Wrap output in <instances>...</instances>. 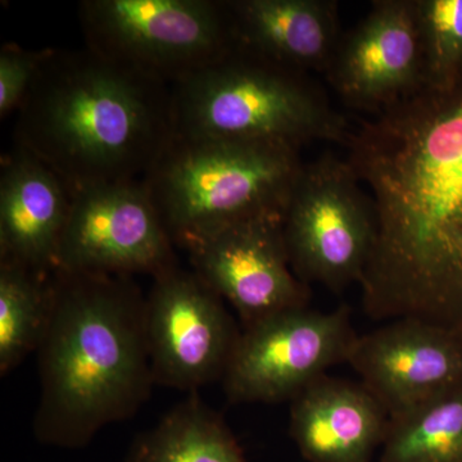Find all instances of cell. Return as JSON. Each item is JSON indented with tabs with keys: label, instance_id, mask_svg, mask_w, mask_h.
I'll return each mask as SVG.
<instances>
[{
	"label": "cell",
	"instance_id": "10",
	"mask_svg": "<svg viewBox=\"0 0 462 462\" xmlns=\"http://www.w3.org/2000/svg\"><path fill=\"white\" fill-rule=\"evenodd\" d=\"M144 316L154 384L197 393L223 379L240 333L223 298L193 270L178 264L154 276Z\"/></svg>",
	"mask_w": 462,
	"mask_h": 462
},
{
	"label": "cell",
	"instance_id": "4",
	"mask_svg": "<svg viewBox=\"0 0 462 462\" xmlns=\"http://www.w3.org/2000/svg\"><path fill=\"white\" fill-rule=\"evenodd\" d=\"M173 136L193 141L270 143L300 149L346 144L345 117L309 74L234 45L171 87Z\"/></svg>",
	"mask_w": 462,
	"mask_h": 462
},
{
	"label": "cell",
	"instance_id": "17",
	"mask_svg": "<svg viewBox=\"0 0 462 462\" xmlns=\"http://www.w3.org/2000/svg\"><path fill=\"white\" fill-rule=\"evenodd\" d=\"M124 462H248L223 418L199 393L139 434Z\"/></svg>",
	"mask_w": 462,
	"mask_h": 462
},
{
	"label": "cell",
	"instance_id": "14",
	"mask_svg": "<svg viewBox=\"0 0 462 462\" xmlns=\"http://www.w3.org/2000/svg\"><path fill=\"white\" fill-rule=\"evenodd\" d=\"M71 190L51 167L14 145L0 171V260L36 272L56 267Z\"/></svg>",
	"mask_w": 462,
	"mask_h": 462
},
{
	"label": "cell",
	"instance_id": "1",
	"mask_svg": "<svg viewBox=\"0 0 462 462\" xmlns=\"http://www.w3.org/2000/svg\"><path fill=\"white\" fill-rule=\"evenodd\" d=\"M346 147L375 214L360 282L367 314L462 331V75L422 84L363 121Z\"/></svg>",
	"mask_w": 462,
	"mask_h": 462
},
{
	"label": "cell",
	"instance_id": "22",
	"mask_svg": "<svg viewBox=\"0 0 462 462\" xmlns=\"http://www.w3.org/2000/svg\"><path fill=\"white\" fill-rule=\"evenodd\" d=\"M457 252H458V257H460L461 266H462V238L457 240Z\"/></svg>",
	"mask_w": 462,
	"mask_h": 462
},
{
	"label": "cell",
	"instance_id": "8",
	"mask_svg": "<svg viewBox=\"0 0 462 462\" xmlns=\"http://www.w3.org/2000/svg\"><path fill=\"white\" fill-rule=\"evenodd\" d=\"M349 311L300 307L245 328L223 376L234 403L293 400L333 365L348 360L357 339Z\"/></svg>",
	"mask_w": 462,
	"mask_h": 462
},
{
	"label": "cell",
	"instance_id": "5",
	"mask_svg": "<svg viewBox=\"0 0 462 462\" xmlns=\"http://www.w3.org/2000/svg\"><path fill=\"white\" fill-rule=\"evenodd\" d=\"M300 149L172 136L143 182L175 247L261 215H284Z\"/></svg>",
	"mask_w": 462,
	"mask_h": 462
},
{
	"label": "cell",
	"instance_id": "19",
	"mask_svg": "<svg viewBox=\"0 0 462 462\" xmlns=\"http://www.w3.org/2000/svg\"><path fill=\"white\" fill-rule=\"evenodd\" d=\"M380 462H462V384L389 418Z\"/></svg>",
	"mask_w": 462,
	"mask_h": 462
},
{
	"label": "cell",
	"instance_id": "13",
	"mask_svg": "<svg viewBox=\"0 0 462 462\" xmlns=\"http://www.w3.org/2000/svg\"><path fill=\"white\" fill-rule=\"evenodd\" d=\"M346 363L394 418L462 384V331L398 319L357 337Z\"/></svg>",
	"mask_w": 462,
	"mask_h": 462
},
{
	"label": "cell",
	"instance_id": "2",
	"mask_svg": "<svg viewBox=\"0 0 462 462\" xmlns=\"http://www.w3.org/2000/svg\"><path fill=\"white\" fill-rule=\"evenodd\" d=\"M50 327L38 349L41 400L33 436L79 449L133 418L154 380L145 297L132 276L53 272Z\"/></svg>",
	"mask_w": 462,
	"mask_h": 462
},
{
	"label": "cell",
	"instance_id": "6",
	"mask_svg": "<svg viewBox=\"0 0 462 462\" xmlns=\"http://www.w3.org/2000/svg\"><path fill=\"white\" fill-rule=\"evenodd\" d=\"M85 47L167 85L211 65L236 45L225 2L84 0Z\"/></svg>",
	"mask_w": 462,
	"mask_h": 462
},
{
	"label": "cell",
	"instance_id": "16",
	"mask_svg": "<svg viewBox=\"0 0 462 462\" xmlns=\"http://www.w3.org/2000/svg\"><path fill=\"white\" fill-rule=\"evenodd\" d=\"M236 45L272 62L327 74L342 41L334 0L225 2Z\"/></svg>",
	"mask_w": 462,
	"mask_h": 462
},
{
	"label": "cell",
	"instance_id": "3",
	"mask_svg": "<svg viewBox=\"0 0 462 462\" xmlns=\"http://www.w3.org/2000/svg\"><path fill=\"white\" fill-rule=\"evenodd\" d=\"M172 136L170 85L87 47L51 48L14 130L69 190L143 180Z\"/></svg>",
	"mask_w": 462,
	"mask_h": 462
},
{
	"label": "cell",
	"instance_id": "18",
	"mask_svg": "<svg viewBox=\"0 0 462 462\" xmlns=\"http://www.w3.org/2000/svg\"><path fill=\"white\" fill-rule=\"evenodd\" d=\"M53 272L0 260V374L38 352L53 312Z\"/></svg>",
	"mask_w": 462,
	"mask_h": 462
},
{
	"label": "cell",
	"instance_id": "7",
	"mask_svg": "<svg viewBox=\"0 0 462 462\" xmlns=\"http://www.w3.org/2000/svg\"><path fill=\"white\" fill-rule=\"evenodd\" d=\"M364 190L348 162L334 154L303 165L282 217L289 263L300 282L339 291L363 281L376 231Z\"/></svg>",
	"mask_w": 462,
	"mask_h": 462
},
{
	"label": "cell",
	"instance_id": "21",
	"mask_svg": "<svg viewBox=\"0 0 462 462\" xmlns=\"http://www.w3.org/2000/svg\"><path fill=\"white\" fill-rule=\"evenodd\" d=\"M51 48L29 51L16 42L0 50V117L17 112L38 75Z\"/></svg>",
	"mask_w": 462,
	"mask_h": 462
},
{
	"label": "cell",
	"instance_id": "9",
	"mask_svg": "<svg viewBox=\"0 0 462 462\" xmlns=\"http://www.w3.org/2000/svg\"><path fill=\"white\" fill-rule=\"evenodd\" d=\"M175 245L143 180L71 190L54 272L152 278L178 266Z\"/></svg>",
	"mask_w": 462,
	"mask_h": 462
},
{
	"label": "cell",
	"instance_id": "20",
	"mask_svg": "<svg viewBox=\"0 0 462 462\" xmlns=\"http://www.w3.org/2000/svg\"><path fill=\"white\" fill-rule=\"evenodd\" d=\"M424 51V84L462 75V0H416Z\"/></svg>",
	"mask_w": 462,
	"mask_h": 462
},
{
	"label": "cell",
	"instance_id": "15",
	"mask_svg": "<svg viewBox=\"0 0 462 462\" xmlns=\"http://www.w3.org/2000/svg\"><path fill=\"white\" fill-rule=\"evenodd\" d=\"M387 415L364 384L324 375L291 400V436L309 462H370L382 448Z\"/></svg>",
	"mask_w": 462,
	"mask_h": 462
},
{
	"label": "cell",
	"instance_id": "12",
	"mask_svg": "<svg viewBox=\"0 0 462 462\" xmlns=\"http://www.w3.org/2000/svg\"><path fill=\"white\" fill-rule=\"evenodd\" d=\"M346 105L378 114L424 84V51L416 0H378L343 35L327 71Z\"/></svg>",
	"mask_w": 462,
	"mask_h": 462
},
{
	"label": "cell",
	"instance_id": "11",
	"mask_svg": "<svg viewBox=\"0 0 462 462\" xmlns=\"http://www.w3.org/2000/svg\"><path fill=\"white\" fill-rule=\"evenodd\" d=\"M282 217L248 218L184 248L191 270L236 309L243 329L309 302V289L289 263Z\"/></svg>",
	"mask_w": 462,
	"mask_h": 462
}]
</instances>
